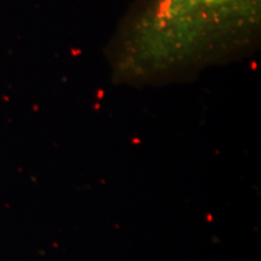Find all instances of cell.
<instances>
[{
    "label": "cell",
    "instance_id": "1",
    "mask_svg": "<svg viewBox=\"0 0 261 261\" xmlns=\"http://www.w3.org/2000/svg\"><path fill=\"white\" fill-rule=\"evenodd\" d=\"M260 42L261 0H133L104 57L113 84L162 87L243 61Z\"/></svg>",
    "mask_w": 261,
    "mask_h": 261
}]
</instances>
